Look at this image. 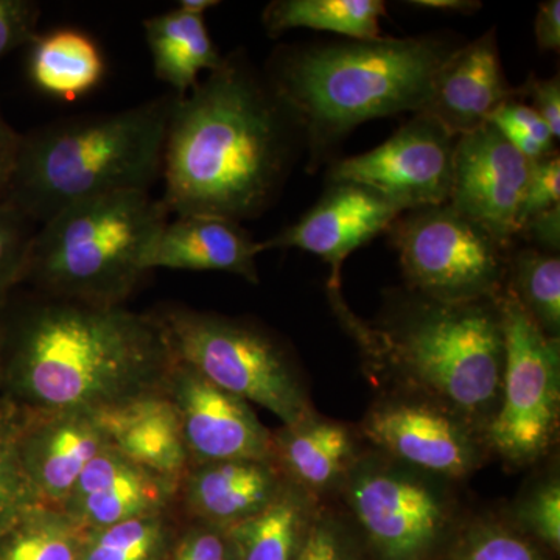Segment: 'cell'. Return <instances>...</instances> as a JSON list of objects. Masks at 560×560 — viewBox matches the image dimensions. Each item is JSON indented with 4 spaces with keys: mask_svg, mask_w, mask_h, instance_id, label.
Returning a JSON list of instances; mask_svg holds the SVG:
<instances>
[{
    "mask_svg": "<svg viewBox=\"0 0 560 560\" xmlns=\"http://www.w3.org/2000/svg\"><path fill=\"white\" fill-rule=\"evenodd\" d=\"M304 149L300 125L241 50L186 95L165 139L162 205L168 215L242 223L261 215Z\"/></svg>",
    "mask_w": 560,
    "mask_h": 560,
    "instance_id": "1",
    "label": "cell"
},
{
    "mask_svg": "<svg viewBox=\"0 0 560 560\" xmlns=\"http://www.w3.org/2000/svg\"><path fill=\"white\" fill-rule=\"evenodd\" d=\"M2 394L36 411L101 412L164 394L176 360L154 313L38 296L0 311Z\"/></svg>",
    "mask_w": 560,
    "mask_h": 560,
    "instance_id": "2",
    "label": "cell"
},
{
    "mask_svg": "<svg viewBox=\"0 0 560 560\" xmlns=\"http://www.w3.org/2000/svg\"><path fill=\"white\" fill-rule=\"evenodd\" d=\"M329 298L383 389L438 401L486 433L499 408L504 370L501 296L440 302L410 290L394 294L374 323L353 315L341 287H329Z\"/></svg>",
    "mask_w": 560,
    "mask_h": 560,
    "instance_id": "3",
    "label": "cell"
},
{
    "mask_svg": "<svg viewBox=\"0 0 560 560\" xmlns=\"http://www.w3.org/2000/svg\"><path fill=\"white\" fill-rule=\"evenodd\" d=\"M463 44L425 35L279 47L264 73L300 125L307 168L315 172L364 121L422 113Z\"/></svg>",
    "mask_w": 560,
    "mask_h": 560,
    "instance_id": "4",
    "label": "cell"
},
{
    "mask_svg": "<svg viewBox=\"0 0 560 560\" xmlns=\"http://www.w3.org/2000/svg\"><path fill=\"white\" fill-rule=\"evenodd\" d=\"M176 94L114 113L50 121L21 135L5 200L36 226L75 202L150 191L162 176Z\"/></svg>",
    "mask_w": 560,
    "mask_h": 560,
    "instance_id": "5",
    "label": "cell"
},
{
    "mask_svg": "<svg viewBox=\"0 0 560 560\" xmlns=\"http://www.w3.org/2000/svg\"><path fill=\"white\" fill-rule=\"evenodd\" d=\"M168 219L150 191L75 202L36 228L22 283L55 300L124 305L147 275V250Z\"/></svg>",
    "mask_w": 560,
    "mask_h": 560,
    "instance_id": "6",
    "label": "cell"
},
{
    "mask_svg": "<svg viewBox=\"0 0 560 560\" xmlns=\"http://www.w3.org/2000/svg\"><path fill=\"white\" fill-rule=\"evenodd\" d=\"M460 485L366 444L331 499L372 560H442L471 510Z\"/></svg>",
    "mask_w": 560,
    "mask_h": 560,
    "instance_id": "7",
    "label": "cell"
},
{
    "mask_svg": "<svg viewBox=\"0 0 560 560\" xmlns=\"http://www.w3.org/2000/svg\"><path fill=\"white\" fill-rule=\"evenodd\" d=\"M175 360L221 389L293 425L315 412L296 359L275 334L253 320L189 307L154 313Z\"/></svg>",
    "mask_w": 560,
    "mask_h": 560,
    "instance_id": "8",
    "label": "cell"
},
{
    "mask_svg": "<svg viewBox=\"0 0 560 560\" xmlns=\"http://www.w3.org/2000/svg\"><path fill=\"white\" fill-rule=\"evenodd\" d=\"M504 370L500 401L486 429L490 458L511 469L539 466L558 444L560 340L548 337L504 291Z\"/></svg>",
    "mask_w": 560,
    "mask_h": 560,
    "instance_id": "9",
    "label": "cell"
},
{
    "mask_svg": "<svg viewBox=\"0 0 560 560\" xmlns=\"http://www.w3.org/2000/svg\"><path fill=\"white\" fill-rule=\"evenodd\" d=\"M410 290L440 302L497 300L506 290L511 248L447 202L408 210L390 224Z\"/></svg>",
    "mask_w": 560,
    "mask_h": 560,
    "instance_id": "10",
    "label": "cell"
},
{
    "mask_svg": "<svg viewBox=\"0 0 560 560\" xmlns=\"http://www.w3.org/2000/svg\"><path fill=\"white\" fill-rule=\"evenodd\" d=\"M370 447L415 469L464 482L490 459L485 434L438 401L383 389L357 425Z\"/></svg>",
    "mask_w": 560,
    "mask_h": 560,
    "instance_id": "11",
    "label": "cell"
},
{
    "mask_svg": "<svg viewBox=\"0 0 560 560\" xmlns=\"http://www.w3.org/2000/svg\"><path fill=\"white\" fill-rule=\"evenodd\" d=\"M456 138L427 114H415L396 135L357 156L334 162L329 183L377 191L400 212L448 201Z\"/></svg>",
    "mask_w": 560,
    "mask_h": 560,
    "instance_id": "12",
    "label": "cell"
},
{
    "mask_svg": "<svg viewBox=\"0 0 560 560\" xmlns=\"http://www.w3.org/2000/svg\"><path fill=\"white\" fill-rule=\"evenodd\" d=\"M530 165L492 124L459 136L447 205L512 248Z\"/></svg>",
    "mask_w": 560,
    "mask_h": 560,
    "instance_id": "13",
    "label": "cell"
},
{
    "mask_svg": "<svg viewBox=\"0 0 560 560\" xmlns=\"http://www.w3.org/2000/svg\"><path fill=\"white\" fill-rule=\"evenodd\" d=\"M165 396L178 412L190 466L230 459H271V431L248 401L176 361Z\"/></svg>",
    "mask_w": 560,
    "mask_h": 560,
    "instance_id": "14",
    "label": "cell"
},
{
    "mask_svg": "<svg viewBox=\"0 0 560 560\" xmlns=\"http://www.w3.org/2000/svg\"><path fill=\"white\" fill-rule=\"evenodd\" d=\"M377 191L350 183H329L320 200L296 223L260 242L264 250L301 249L330 265L329 287H341V268L353 250L366 245L401 215Z\"/></svg>",
    "mask_w": 560,
    "mask_h": 560,
    "instance_id": "15",
    "label": "cell"
},
{
    "mask_svg": "<svg viewBox=\"0 0 560 560\" xmlns=\"http://www.w3.org/2000/svg\"><path fill=\"white\" fill-rule=\"evenodd\" d=\"M24 410L22 464L44 506L60 510L108 438L95 412Z\"/></svg>",
    "mask_w": 560,
    "mask_h": 560,
    "instance_id": "16",
    "label": "cell"
},
{
    "mask_svg": "<svg viewBox=\"0 0 560 560\" xmlns=\"http://www.w3.org/2000/svg\"><path fill=\"white\" fill-rule=\"evenodd\" d=\"M176 492L178 482L108 447L80 475L60 511L80 528H105L175 510Z\"/></svg>",
    "mask_w": 560,
    "mask_h": 560,
    "instance_id": "17",
    "label": "cell"
},
{
    "mask_svg": "<svg viewBox=\"0 0 560 560\" xmlns=\"http://www.w3.org/2000/svg\"><path fill=\"white\" fill-rule=\"evenodd\" d=\"M517 95L508 83L495 31L460 46L442 68L423 108L455 138L489 124L503 103Z\"/></svg>",
    "mask_w": 560,
    "mask_h": 560,
    "instance_id": "18",
    "label": "cell"
},
{
    "mask_svg": "<svg viewBox=\"0 0 560 560\" xmlns=\"http://www.w3.org/2000/svg\"><path fill=\"white\" fill-rule=\"evenodd\" d=\"M285 478L271 459H230L190 466L176 492L184 518L232 528L278 497Z\"/></svg>",
    "mask_w": 560,
    "mask_h": 560,
    "instance_id": "19",
    "label": "cell"
},
{
    "mask_svg": "<svg viewBox=\"0 0 560 560\" xmlns=\"http://www.w3.org/2000/svg\"><path fill=\"white\" fill-rule=\"evenodd\" d=\"M264 253L237 221L209 215L168 219L149 246L145 271H217L259 282L257 257Z\"/></svg>",
    "mask_w": 560,
    "mask_h": 560,
    "instance_id": "20",
    "label": "cell"
},
{
    "mask_svg": "<svg viewBox=\"0 0 560 560\" xmlns=\"http://www.w3.org/2000/svg\"><path fill=\"white\" fill-rule=\"evenodd\" d=\"M366 442L357 425L320 416L271 431V460L287 481L329 500L341 488Z\"/></svg>",
    "mask_w": 560,
    "mask_h": 560,
    "instance_id": "21",
    "label": "cell"
},
{
    "mask_svg": "<svg viewBox=\"0 0 560 560\" xmlns=\"http://www.w3.org/2000/svg\"><path fill=\"white\" fill-rule=\"evenodd\" d=\"M109 447L176 482L190 467L178 412L164 394H150L95 412Z\"/></svg>",
    "mask_w": 560,
    "mask_h": 560,
    "instance_id": "22",
    "label": "cell"
},
{
    "mask_svg": "<svg viewBox=\"0 0 560 560\" xmlns=\"http://www.w3.org/2000/svg\"><path fill=\"white\" fill-rule=\"evenodd\" d=\"M142 27L154 75L173 94L186 95L200 83L201 73L208 75L224 60L210 38L205 16L173 9L147 18Z\"/></svg>",
    "mask_w": 560,
    "mask_h": 560,
    "instance_id": "23",
    "label": "cell"
},
{
    "mask_svg": "<svg viewBox=\"0 0 560 560\" xmlns=\"http://www.w3.org/2000/svg\"><path fill=\"white\" fill-rule=\"evenodd\" d=\"M105 57L90 35L60 28L36 36L31 44L28 75L44 94L79 101L102 83Z\"/></svg>",
    "mask_w": 560,
    "mask_h": 560,
    "instance_id": "24",
    "label": "cell"
},
{
    "mask_svg": "<svg viewBox=\"0 0 560 560\" xmlns=\"http://www.w3.org/2000/svg\"><path fill=\"white\" fill-rule=\"evenodd\" d=\"M319 503L312 493L285 480L264 511L232 526L241 560H294Z\"/></svg>",
    "mask_w": 560,
    "mask_h": 560,
    "instance_id": "25",
    "label": "cell"
},
{
    "mask_svg": "<svg viewBox=\"0 0 560 560\" xmlns=\"http://www.w3.org/2000/svg\"><path fill=\"white\" fill-rule=\"evenodd\" d=\"M385 14L382 0H275L265 7L261 24L271 38L293 28H312L348 39H377Z\"/></svg>",
    "mask_w": 560,
    "mask_h": 560,
    "instance_id": "26",
    "label": "cell"
},
{
    "mask_svg": "<svg viewBox=\"0 0 560 560\" xmlns=\"http://www.w3.org/2000/svg\"><path fill=\"white\" fill-rule=\"evenodd\" d=\"M179 523L175 508L105 528L83 529L79 560H165Z\"/></svg>",
    "mask_w": 560,
    "mask_h": 560,
    "instance_id": "27",
    "label": "cell"
},
{
    "mask_svg": "<svg viewBox=\"0 0 560 560\" xmlns=\"http://www.w3.org/2000/svg\"><path fill=\"white\" fill-rule=\"evenodd\" d=\"M506 291L530 319L555 340H560V259L530 246L511 250Z\"/></svg>",
    "mask_w": 560,
    "mask_h": 560,
    "instance_id": "28",
    "label": "cell"
},
{
    "mask_svg": "<svg viewBox=\"0 0 560 560\" xmlns=\"http://www.w3.org/2000/svg\"><path fill=\"white\" fill-rule=\"evenodd\" d=\"M81 536L65 512L36 508L0 536V560H79Z\"/></svg>",
    "mask_w": 560,
    "mask_h": 560,
    "instance_id": "29",
    "label": "cell"
},
{
    "mask_svg": "<svg viewBox=\"0 0 560 560\" xmlns=\"http://www.w3.org/2000/svg\"><path fill=\"white\" fill-rule=\"evenodd\" d=\"M25 410L0 394V536L44 506L21 458Z\"/></svg>",
    "mask_w": 560,
    "mask_h": 560,
    "instance_id": "30",
    "label": "cell"
},
{
    "mask_svg": "<svg viewBox=\"0 0 560 560\" xmlns=\"http://www.w3.org/2000/svg\"><path fill=\"white\" fill-rule=\"evenodd\" d=\"M442 560H548L503 511L471 512Z\"/></svg>",
    "mask_w": 560,
    "mask_h": 560,
    "instance_id": "31",
    "label": "cell"
},
{
    "mask_svg": "<svg viewBox=\"0 0 560 560\" xmlns=\"http://www.w3.org/2000/svg\"><path fill=\"white\" fill-rule=\"evenodd\" d=\"M508 521L541 548L560 550V475L551 459L537 471L510 506L501 508Z\"/></svg>",
    "mask_w": 560,
    "mask_h": 560,
    "instance_id": "32",
    "label": "cell"
},
{
    "mask_svg": "<svg viewBox=\"0 0 560 560\" xmlns=\"http://www.w3.org/2000/svg\"><path fill=\"white\" fill-rule=\"evenodd\" d=\"M294 560H372L359 530L334 499L320 500Z\"/></svg>",
    "mask_w": 560,
    "mask_h": 560,
    "instance_id": "33",
    "label": "cell"
},
{
    "mask_svg": "<svg viewBox=\"0 0 560 560\" xmlns=\"http://www.w3.org/2000/svg\"><path fill=\"white\" fill-rule=\"evenodd\" d=\"M36 224L0 200V311L22 283Z\"/></svg>",
    "mask_w": 560,
    "mask_h": 560,
    "instance_id": "34",
    "label": "cell"
},
{
    "mask_svg": "<svg viewBox=\"0 0 560 560\" xmlns=\"http://www.w3.org/2000/svg\"><path fill=\"white\" fill-rule=\"evenodd\" d=\"M165 560H241L231 528L180 515L178 533Z\"/></svg>",
    "mask_w": 560,
    "mask_h": 560,
    "instance_id": "35",
    "label": "cell"
},
{
    "mask_svg": "<svg viewBox=\"0 0 560 560\" xmlns=\"http://www.w3.org/2000/svg\"><path fill=\"white\" fill-rule=\"evenodd\" d=\"M560 206V158L558 151L533 162L528 184L518 209V234L528 221Z\"/></svg>",
    "mask_w": 560,
    "mask_h": 560,
    "instance_id": "36",
    "label": "cell"
},
{
    "mask_svg": "<svg viewBox=\"0 0 560 560\" xmlns=\"http://www.w3.org/2000/svg\"><path fill=\"white\" fill-rule=\"evenodd\" d=\"M40 5L35 0H0V60L39 35Z\"/></svg>",
    "mask_w": 560,
    "mask_h": 560,
    "instance_id": "37",
    "label": "cell"
},
{
    "mask_svg": "<svg viewBox=\"0 0 560 560\" xmlns=\"http://www.w3.org/2000/svg\"><path fill=\"white\" fill-rule=\"evenodd\" d=\"M517 97L529 98L528 105L539 114L540 119L550 128L552 138H560V80L559 77L552 79H536L530 75L522 90H517Z\"/></svg>",
    "mask_w": 560,
    "mask_h": 560,
    "instance_id": "38",
    "label": "cell"
},
{
    "mask_svg": "<svg viewBox=\"0 0 560 560\" xmlns=\"http://www.w3.org/2000/svg\"><path fill=\"white\" fill-rule=\"evenodd\" d=\"M533 242L534 248L545 253L559 254L560 249V206L540 213L522 228L521 234Z\"/></svg>",
    "mask_w": 560,
    "mask_h": 560,
    "instance_id": "39",
    "label": "cell"
},
{
    "mask_svg": "<svg viewBox=\"0 0 560 560\" xmlns=\"http://www.w3.org/2000/svg\"><path fill=\"white\" fill-rule=\"evenodd\" d=\"M534 35L537 47L541 51H559L560 49V2L548 0L540 3L534 21Z\"/></svg>",
    "mask_w": 560,
    "mask_h": 560,
    "instance_id": "40",
    "label": "cell"
},
{
    "mask_svg": "<svg viewBox=\"0 0 560 560\" xmlns=\"http://www.w3.org/2000/svg\"><path fill=\"white\" fill-rule=\"evenodd\" d=\"M20 142L21 132L14 130L0 113V200L5 198L7 190H9Z\"/></svg>",
    "mask_w": 560,
    "mask_h": 560,
    "instance_id": "41",
    "label": "cell"
},
{
    "mask_svg": "<svg viewBox=\"0 0 560 560\" xmlns=\"http://www.w3.org/2000/svg\"><path fill=\"white\" fill-rule=\"evenodd\" d=\"M408 5L418 10L441 11V13L470 14L481 9L474 0H411Z\"/></svg>",
    "mask_w": 560,
    "mask_h": 560,
    "instance_id": "42",
    "label": "cell"
},
{
    "mask_svg": "<svg viewBox=\"0 0 560 560\" xmlns=\"http://www.w3.org/2000/svg\"><path fill=\"white\" fill-rule=\"evenodd\" d=\"M217 0H179L176 9L186 11V13L195 14V16H206L209 10L219 7Z\"/></svg>",
    "mask_w": 560,
    "mask_h": 560,
    "instance_id": "43",
    "label": "cell"
},
{
    "mask_svg": "<svg viewBox=\"0 0 560 560\" xmlns=\"http://www.w3.org/2000/svg\"><path fill=\"white\" fill-rule=\"evenodd\" d=\"M0 394H2V359H0Z\"/></svg>",
    "mask_w": 560,
    "mask_h": 560,
    "instance_id": "44",
    "label": "cell"
}]
</instances>
